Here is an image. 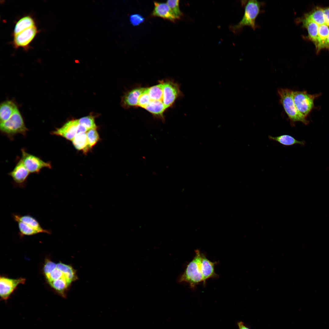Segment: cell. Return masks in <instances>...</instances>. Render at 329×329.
<instances>
[{
    "label": "cell",
    "mask_w": 329,
    "mask_h": 329,
    "mask_svg": "<svg viewBox=\"0 0 329 329\" xmlns=\"http://www.w3.org/2000/svg\"><path fill=\"white\" fill-rule=\"evenodd\" d=\"M182 95L177 83L169 80H161L151 87H141L136 107L142 108L164 121L166 110Z\"/></svg>",
    "instance_id": "obj_1"
},
{
    "label": "cell",
    "mask_w": 329,
    "mask_h": 329,
    "mask_svg": "<svg viewBox=\"0 0 329 329\" xmlns=\"http://www.w3.org/2000/svg\"><path fill=\"white\" fill-rule=\"evenodd\" d=\"M47 282L58 294L65 297L73 282L78 278L76 270L71 266L62 262L55 263L46 259L43 267Z\"/></svg>",
    "instance_id": "obj_2"
},
{
    "label": "cell",
    "mask_w": 329,
    "mask_h": 329,
    "mask_svg": "<svg viewBox=\"0 0 329 329\" xmlns=\"http://www.w3.org/2000/svg\"><path fill=\"white\" fill-rule=\"evenodd\" d=\"M12 217L17 223L19 234L21 237L40 233H51V230L43 228L37 220L30 214L21 215L13 213Z\"/></svg>",
    "instance_id": "obj_3"
},
{
    "label": "cell",
    "mask_w": 329,
    "mask_h": 329,
    "mask_svg": "<svg viewBox=\"0 0 329 329\" xmlns=\"http://www.w3.org/2000/svg\"><path fill=\"white\" fill-rule=\"evenodd\" d=\"M195 252L194 257L187 265L185 271L178 279L179 282L188 283L193 289L200 283H203L200 267L201 253L198 249L196 250Z\"/></svg>",
    "instance_id": "obj_4"
},
{
    "label": "cell",
    "mask_w": 329,
    "mask_h": 329,
    "mask_svg": "<svg viewBox=\"0 0 329 329\" xmlns=\"http://www.w3.org/2000/svg\"><path fill=\"white\" fill-rule=\"evenodd\" d=\"M278 92L281 103L292 124L294 125L297 122L307 124L309 121L299 111L295 106L293 98V91L287 89H280Z\"/></svg>",
    "instance_id": "obj_5"
},
{
    "label": "cell",
    "mask_w": 329,
    "mask_h": 329,
    "mask_svg": "<svg viewBox=\"0 0 329 329\" xmlns=\"http://www.w3.org/2000/svg\"><path fill=\"white\" fill-rule=\"evenodd\" d=\"M262 2L257 0H251L246 3L243 17L239 22L234 27L235 30H239L245 26L250 27L255 30L257 27L256 19L260 12Z\"/></svg>",
    "instance_id": "obj_6"
},
{
    "label": "cell",
    "mask_w": 329,
    "mask_h": 329,
    "mask_svg": "<svg viewBox=\"0 0 329 329\" xmlns=\"http://www.w3.org/2000/svg\"><path fill=\"white\" fill-rule=\"evenodd\" d=\"M2 132L9 137L17 134H26L28 129L18 109L7 120L0 123Z\"/></svg>",
    "instance_id": "obj_7"
},
{
    "label": "cell",
    "mask_w": 329,
    "mask_h": 329,
    "mask_svg": "<svg viewBox=\"0 0 329 329\" xmlns=\"http://www.w3.org/2000/svg\"><path fill=\"white\" fill-rule=\"evenodd\" d=\"M293 98L299 111L306 117L314 108V101L320 94H310L306 91H293Z\"/></svg>",
    "instance_id": "obj_8"
},
{
    "label": "cell",
    "mask_w": 329,
    "mask_h": 329,
    "mask_svg": "<svg viewBox=\"0 0 329 329\" xmlns=\"http://www.w3.org/2000/svg\"><path fill=\"white\" fill-rule=\"evenodd\" d=\"M21 159L24 166L30 173H38L44 168H51L50 162L44 161L40 158L26 152L22 149Z\"/></svg>",
    "instance_id": "obj_9"
},
{
    "label": "cell",
    "mask_w": 329,
    "mask_h": 329,
    "mask_svg": "<svg viewBox=\"0 0 329 329\" xmlns=\"http://www.w3.org/2000/svg\"><path fill=\"white\" fill-rule=\"evenodd\" d=\"M38 32L35 26L14 35L13 44L14 46L16 48L22 47L27 49Z\"/></svg>",
    "instance_id": "obj_10"
},
{
    "label": "cell",
    "mask_w": 329,
    "mask_h": 329,
    "mask_svg": "<svg viewBox=\"0 0 329 329\" xmlns=\"http://www.w3.org/2000/svg\"><path fill=\"white\" fill-rule=\"evenodd\" d=\"M25 279L19 278L13 279L1 276L0 278V295L2 300H6L17 286L24 284Z\"/></svg>",
    "instance_id": "obj_11"
},
{
    "label": "cell",
    "mask_w": 329,
    "mask_h": 329,
    "mask_svg": "<svg viewBox=\"0 0 329 329\" xmlns=\"http://www.w3.org/2000/svg\"><path fill=\"white\" fill-rule=\"evenodd\" d=\"M30 173L20 159L9 175L12 178L15 186L23 188L26 185L27 179Z\"/></svg>",
    "instance_id": "obj_12"
},
{
    "label": "cell",
    "mask_w": 329,
    "mask_h": 329,
    "mask_svg": "<svg viewBox=\"0 0 329 329\" xmlns=\"http://www.w3.org/2000/svg\"><path fill=\"white\" fill-rule=\"evenodd\" d=\"M79 124L78 119L69 121L61 127L52 132L51 134L72 141L77 133Z\"/></svg>",
    "instance_id": "obj_13"
},
{
    "label": "cell",
    "mask_w": 329,
    "mask_h": 329,
    "mask_svg": "<svg viewBox=\"0 0 329 329\" xmlns=\"http://www.w3.org/2000/svg\"><path fill=\"white\" fill-rule=\"evenodd\" d=\"M217 262H212L208 260L206 256L201 253L200 267L203 278L204 285L206 281L210 278H217L218 275L215 272L214 266Z\"/></svg>",
    "instance_id": "obj_14"
},
{
    "label": "cell",
    "mask_w": 329,
    "mask_h": 329,
    "mask_svg": "<svg viewBox=\"0 0 329 329\" xmlns=\"http://www.w3.org/2000/svg\"><path fill=\"white\" fill-rule=\"evenodd\" d=\"M154 4L152 16L161 17L172 22H175L177 20L166 3L154 2Z\"/></svg>",
    "instance_id": "obj_15"
},
{
    "label": "cell",
    "mask_w": 329,
    "mask_h": 329,
    "mask_svg": "<svg viewBox=\"0 0 329 329\" xmlns=\"http://www.w3.org/2000/svg\"><path fill=\"white\" fill-rule=\"evenodd\" d=\"M296 22L302 23L303 27L307 30L308 37L316 46L317 43L318 31L319 25L304 15L296 20Z\"/></svg>",
    "instance_id": "obj_16"
},
{
    "label": "cell",
    "mask_w": 329,
    "mask_h": 329,
    "mask_svg": "<svg viewBox=\"0 0 329 329\" xmlns=\"http://www.w3.org/2000/svg\"><path fill=\"white\" fill-rule=\"evenodd\" d=\"M18 109L16 104L11 101H6L0 105V123L8 120Z\"/></svg>",
    "instance_id": "obj_17"
},
{
    "label": "cell",
    "mask_w": 329,
    "mask_h": 329,
    "mask_svg": "<svg viewBox=\"0 0 329 329\" xmlns=\"http://www.w3.org/2000/svg\"><path fill=\"white\" fill-rule=\"evenodd\" d=\"M35 26V21L31 16H27L23 17L16 23L13 32V36Z\"/></svg>",
    "instance_id": "obj_18"
},
{
    "label": "cell",
    "mask_w": 329,
    "mask_h": 329,
    "mask_svg": "<svg viewBox=\"0 0 329 329\" xmlns=\"http://www.w3.org/2000/svg\"><path fill=\"white\" fill-rule=\"evenodd\" d=\"M75 148L78 150H82L86 153L90 149L87 135V133H77L72 140Z\"/></svg>",
    "instance_id": "obj_19"
},
{
    "label": "cell",
    "mask_w": 329,
    "mask_h": 329,
    "mask_svg": "<svg viewBox=\"0 0 329 329\" xmlns=\"http://www.w3.org/2000/svg\"><path fill=\"white\" fill-rule=\"evenodd\" d=\"M268 138L270 140L277 142L284 146H290L295 144L304 145L305 144L304 141L298 140L293 136L288 135H282L276 137L269 136Z\"/></svg>",
    "instance_id": "obj_20"
},
{
    "label": "cell",
    "mask_w": 329,
    "mask_h": 329,
    "mask_svg": "<svg viewBox=\"0 0 329 329\" xmlns=\"http://www.w3.org/2000/svg\"><path fill=\"white\" fill-rule=\"evenodd\" d=\"M326 24L319 26L317 43L316 46L317 52L324 48L325 44L329 34V27Z\"/></svg>",
    "instance_id": "obj_21"
},
{
    "label": "cell",
    "mask_w": 329,
    "mask_h": 329,
    "mask_svg": "<svg viewBox=\"0 0 329 329\" xmlns=\"http://www.w3.org/2000/svg\"><path fill=\"white\" fill-rule=\"evenodd\" d=\"M305 16L312 20L319 26L325 24L323 9L317 7L310 12L305 14Z\"/></svg>",
    "instance_id": "obj_22"
},
{
    "label": "cell",
    "mask_w": 329,
    "mask_h": 329,
    "mask_svg": "<svg viewBox=\"0 0 329 329\" xmlns=\"http://www.w3.org/2000/svg\"><path fill=\"white\" fill-rule=\"evenodd\" d=\"M179 0H168L167 4L176 19H180L182 15L179 7Z\"/></svg>",
    "instance_id": "obj_23"
},
{
    "label": "cell",
    "mask_w": 329,
    "mask_h": 329,
    "mask_svg": "<svg viewBox=\"0 0 329 329\" xmlns=\"http://www.w3.org/2000/svg\"><path fill=\"white\" fill-rule=\"evenodd\" d=\"M78 120L80 124L85 127L88 130L97 129L94 119L92 117L90 116L84 117Z\"/></svg>",
    "instance_id": "obj_24"
},
{
    "label": "cell",
    "mask_w": 329,
    "mask_h": 329,
    "mask_svg": "<svg viewBox=\"0 0 329 329\" xmlns=\"http://www.w3.org/2000/svg\"><path fill=\"white\" fill-rule=\"evenodd\" d=\"M88 144L90 148L94 146L99 140L100 138L96 129H91L87 132Z\"/></svg>",
    "instance_id": "obj_25"
},
{
    "label": "cell",
    "mask_w": 329,
    "mask_h": 329,
    "mask_svg": "<svg viewBox=\"0 0 329 329\" xmlns=\"http://www.w3.org/2000/svg\"><path fill=\"white\" fill-rule=\"evenodd\" d=\"M145 19L141 15L134 14L129 16V21L131 24L134 26H137L143 22Z\"/></svg>",
    "instance_id": "obj_26"
},
{
    "label": "cell",
    "mask_w": 329,
    "mask_h": 329,
    "mask_svg": "<svg viewBox=\"0 0 329 329\" xmlns=\"http://www.w3.org/2000/svg\"><path fill=\"white\" fill-rule=\"evenodd\" d=\"M325 24L329 26V7L323 9Z\"/></svg>",
    "instance_id": "obj_27"
},
{
    "label": "cell",
    "mask_w": 329,
    "mask_h": 329,
    "mask_svg": "<svg viewBox=\"0 0 329 329\" xmlns=\"http://www.w3.org/2000/svg\"><path fill=\"white\" fill-rule=\"evenodd\" d=\"M237 325L239 329H251L242 321L238 322Z\"/></svg>",
    "instance_id": "obj_28"
},
{
    "label": "cell",
    "mask_w": 329,
    "mask_h": 329,
    "mask_svg": "<svg viewBox=\"0 0 329 329\" xmlns=\"http://www.w3.org/2000/svg\"><path fill=\"white\" fill-rule=\"evenodd\" d=\"M324 48H326L329 50V34L326 41Z\"/></svg>",
    "instance_id": "obj_29"
}]
</instances>
